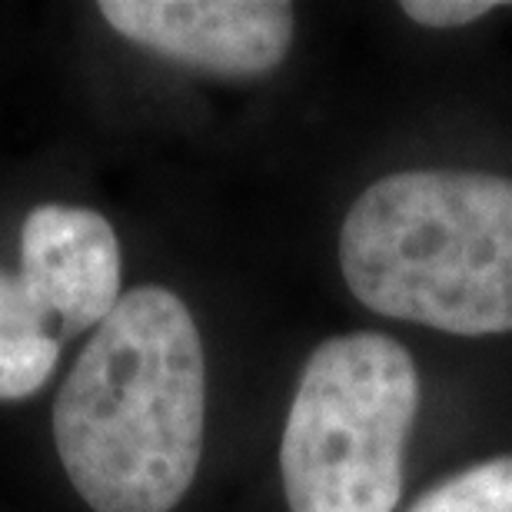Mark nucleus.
Here are the masks:
<instances>
[{
  "label": "nucleus",
  "instance_id": "nucleus-1",
  "mask_svg": "<svg viewBox=\"0 0 512 512\" xmlns=\"http://www.w3.org/2000/svg\"><path fill=\"white\" fill-rule=\"evenodd\" d=\"M207 350L180 293L140 283L97 326L54 403V443L94 512H173L207 443Z\"/></svg>",
  "mask_w": 512,
  "mask_h": 512
},
{
  "label": "nucleus",
  "instance_id": "nucleus-2",
  "mask_svg": "<svg viewBox=\"0 0 512 512\" xmlns=\"http://www.w3.org/2000/svg\"><path fill=\"white\" fill-rule=\"evenodd\" d=\"M346 296L453 340L512 336V170L409 163L376 173L336 227Z\"/></svg>",
  "mask_w": 512,
  "mask_h": 512
},
{
  "label": "nucleus",
  "instance_id": "nucleus-3",
  "mask_svg": "<svg viewBox=\"0 0 512 512\" xmlns=\"http://www.w3.org/2000/svg\"><path fill=\"white\" fill-rule=\"evenodd\" d=\"M426 383L386 330L320 340L300 366L280 436L290 512H403Z\"/></svg>",
  "mask_w": 512,
  "mask_h": 512
},
{
  "label": "nucleus",
  "instance_id": "nucleus-4",
  "mask_svg": "<svg viewBox=\"0 0 512 512\" xmlns=\"http://www.w3.org/2000/svg\"><path fill=\"white\" fill-rule=\"evenodd\" d=\"M97 10L130 44L227 80L270 77L296 44V7L283 0H104Z\"/></svg>",
  "mask_w": 512,
  "mask_h": 512
},
{
  "label": "nucleus",
  "instance_id": "nucleus-5",
  "mask_svg": "<svg viewBox=\"0 0 512 512\" xmlns=\"http://www.w3.org/2000/svg\"><path fill=\"white\" fill-rule=\"evenodd\" d=\"M20 280L54 316L64 343L97 330L124 296V256L110 220L70 203L34 207L20 227Z\"/></svg>",
  "mask_w": 512,
  "mask_h": 512
},
{
  "label": "nucleus",
  "instance_id": "nucleus-6",
  "mask_svg": "<svg viewBox=\"0 0 512 512\" xmlns=\"http://www.w3.org/2000/svg\"><path fill=\"white\" fill-rule=\"evenodd\" d=\"M60 330L20 273L0 270V399L44 389L60 356Z\"/></svg>",
  "mask_w": 512,
  "mask_h": 512
},
{
  "label": "nucleus",
  "instance_id": "nucleus-7",
  "mask_svg": "<svg viewBox=\"0 0 512 512\" xmlns=\"http://www.w3.org/2000/svg\"><path fill=\"white\" fill-rule=\"evenodd\" d=\"M403 512H512V453H496L443 473Z\"/></svg>",
  "mask_w": 512,
  "mask_h": 512
},
{
  "label": "nucleus",
  "instance_id": "nucleus-8",
  "mask_svg": "<svg viewBox=\"0 0 512 512\" xmlns=\"http://www.w3.org/2000/svg\"><path fill=\"white\" fill-rule=\"evenodd\" d=\"M499 10H512V4H503V0H406V4H399V14L409 24L436 30V34L486 24Z\"/></svg>",
  "mask_w": 512,
  "mask_h": 512
}]
</instances>
